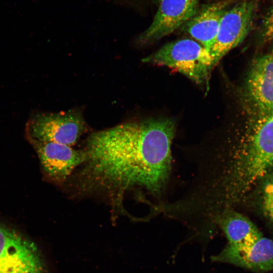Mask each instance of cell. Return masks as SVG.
<instances>
[{"label": "cell", "instance_id": "9", "mask_svg": "<svg viewBox=\"0 0 273 273\" xmlns=\"http://www.w3.org/2000/svg\"><path fill=\"white\" fill-rule=\"evenodd\" d=\"M212 261L232 264L254 271L273 270V241L262 237L254 243L242 247L228 244Z\"/></svg>", "mask_w": 273, "mask_h": 273}, {"label": "cell", "instance_id": "3", "mask_svg": "<svg viewBox=\"0 0 273 273\" xmlns=\"http://www.w3.org/2000/svg\"><path fill=\"white\" fill-rule=\"evenodd\" d=\"M0 273H49L37 246L17 230L1 222Z\"/></svg>", "mask_w": 273, "mask_h": 273}, {"label": "cell", "instance_id": "10", "mask_svg": "<svg viewBox=\"0 0 273 273\" xmlns=\"http://www.w3.org/2000/svg\"><path fill=\"white\" fill-rule=\"evenodd\" d=\"M228 7V2L222 1L199 9L181 27L182 30L209 52L216 37L221 19Z\"/></svg>", "mask_w": 273, "mask_h": 273}, {"label": "cell", "instance_id": "14", "mask_svg": "<svg viewBox=\"0 0 273 273\" xmlns=\"http://www.w3.org/2000/svg\"><path fill=\"white\" fill-rule=\"evenodd\" d=\"M271 55L273 57V50H272V52L271 53Z\"/></svg>", "mask_w": 273, "mask_h": 273}, {"label": "cell", "instance_id": "8", "mask_svg": "<svg viewBox=\"0 0 273 273\" xmlns=\"http://www.w3.org/2000/svg\"><path fill=\"white\" fill-rule=\"evenodd\" d=\"M245 87L246 101L259 117L273 112V57L271 54L255 60Z\"/></svg>", "mask_w": 273, "mask_h": 273}, {"label": "cell", "instance_id": "6", "mask_svg": "<svg viewBox=\"0 0 273 273\" xmlns=\"http://www.w3.org/2000/svg\"><path fill=\"white\" fill-rule=\"evenodd\" d=\"M200 0H159L150 25L136 38L140 45L152 44L184 25L199 10Z\"/></svg>", "mask_w": 273, "mask_h": 273}, {"label": "cell", "instance_id": "2", "mask_svg": "<svg viewBox=\"0 0 273 273\" xmlns=\"http://www.w3.org/2000/svg\"><path fill=\"white\" fill-rule=\"evenodd\" d=\"M142 61L170 68L197 84L207 86L214 68L209 52L198 41L189 38L167 43Z\"/></svg>", "mask_w": 273, "mask_h": 273}, {"label": "cell", "instance_id": "13", "mask_svg": "<svg viewBox=\"0 0 273 273\" xmlns=\"http://www.w3.org/2000/svg\"><path fill=\"white\" fill-rule=\"evenodd\" d=\"M260 27L263 40L265 42H273V0L264 13Z\"/></svg>", "mask_w": 273, "mask_h": 273}, {"label": "cell", "instance_id": "1", "mask_svg": "<svg viewBox=\"0 0 273 273\" xmlns=\"http://www.w3.org/2000/svg\"><path fill=\"white\" fill-rule=\"evenodd\" d=\"M176 129L170 118L129 121L92 133L85 158L73 177L79 196L104 198L114 214L124 213L125 200L146 194L160 198L171 169Z\"/></svg>", "mask_w": 273, "mask_h": 273}, {"label": "cell", "instance_id": "12", "mask_svg": "<svg viewBox=\"0 0 273 273\" xmlns=\"http://www.w3.org/2000/svg\"><path fill=\"white\" fill-rule=\"evenodd\" d=\"M262 205L265 216L273 223V173L264 186Z\"/></svg>", "mask_w": 273, "mask_h": 273}, {"label": "cell", "instance_id": "4", "mask_svg": "<svg viewBox=\"0 0 273 273\" xmlns=\"http://www.w3.org/2000/svg\"><path fill=\"white\" fill-rule=\"evenodd\" d=\"M86 129L81 112L71 110L33 115L28 121L25 130L30 143L51 142L71 147Z\"/></svg>", "mask_w": 273, "mask_h": 273}, {"label": "cell", "instance_id": "11", "mask_svg": "<svg viewBox=\"0 0 273 273\" xmlns=\"http://www.w3.org/2000/svg\"><path fill=\"white\" fill-rule=\"evenodd\" d=\"M214 224L222 230L228 241V244L232 246H247L263 237L255 224L233 208L219 213L214 219Z\"/></svg>", "mask_w": 273, "mask_h": 273}, {"label": "cell", "instance_id": "7", "mask_svg": "<svg viewBox=\"0 0 273 273\" xmlns=\"http://www.w3.org/2000/svg\"><path fill=\"white\" fill-rule=\"evenodd\" d=\"M44 174L53 181L63 184L84 161L82 149L51 142H31Z\"/></svg>", "mask_w": 273, "mask_h": 273}, {"label": "cell", "instance_id": "5", "mask_svg": "<svg viewBox=\"0 0 273 273\" xmlns=\"http://www.w3.org/2000/svg\"><path fill=\"white\" fill-rule=\"evenodd\" d=\"M258 7L257 0H242L224 12L209 51L214 67L247 37L253 27Z\"/></svg>", "mask_w": 273, "mask_h": 273}, {"label": "cell", "instance_id": "15", "mask_svg": "<svg viewBox=\"0 0 273 273\" xmlns=\"http://www.w3.org/2000/svg\"><path fill=\"white\" fill-rule=\"evenodd\" d=\"M241 1H242V0H241Z\"/></svg>", "mask_w": 273, "mask_h": 273}]
</instances>
